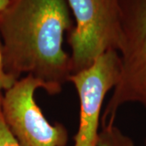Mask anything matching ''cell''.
Instances as JSON below:
<instances>
[{"instance_id":"obj_3","label":"cell","mask_w":146,"mask_h":146,"mask_svg":"<svg viewBox=\"0 0 146 146\" xmlns=\"http://www.w3.org/2000/svg\"><path fill=\"white\" fill-rule=\"evenodd\" d=\"M76 25L69 33L72 74L93 65L110 50L119 52L121 24L119 0H67Z\"/></svg>"},{"instance_id":"obj_4","label":"cell","mask_w":146,"mask_h":146,"mask_svg":"<svg viewBox=\"0 0 146 146\" xmlns=\"http://www.w3.org/2000/svg\"><path fill=\"white\" fill-rule=\"evenodd\" d=\"M38 88H44L42 82L27 75L6 90L1 106L6 125L20 146H67V128L61 123L48 122L36 104Z\"/></svg>"},{"instance_id":"obj_8","label":"cell","mask_w":146,"mask_h":146,"mask_svg":"<svg viewBox=\"0 0 146 146\" xmlns=\"http://www.w3.org/2000/svg\"><path fill=\"white\" fill-rule=\"evenodd\" d=\"M0 146H20L12 136L0 113Z\"/></svg>"},{"instance_id":"obj_10","label":"cell","mask_w":146,"mask_h":146,"mask_svg":"<svg viewBox=\"0 0 146 146\" xmlns=\"http://www.w3.org/2000/svg\"><path fill=\"white\" fill-rule=\"evenodd\" d=\"M145 146H146V138H145Z\"/></svg>"},{"instance_id":"obj_1","label":"cell","mask_w":146,"mask_h":146,"mask_svg":"<svg viewBox=\"0 0 146 146\" xmlns=\"http://www.w3.org/2000/svg\"><path fill=\"white\" fill-rule=\"evenodd\" d=\"M72 28L67 0H11L0 16L6 73L16 80L22 74L32 75L47 94H59L72 75L63 44Z\"/></svg>"},{"instance_id":"obj_2","label":"cell","mask_w":146,"mask_h":146,"mask_svg":"<svg viewBox=\"0 0 146 146\" xmlns=\"http://www.w3.org/2000/svg\"><path fill=\"white\" fill-rule=\"evenodd\" d=\"M121 24L119 78L101 116L102 127L115 124L127 103L146 109V0H119Z\"/></svg>"},{"instance_id":"obj_5","label":"cell","mask_w":146,"mask_h":146,"mask_svg":"<svg viewBox=\"0 0 146 146\" xmlns=\"http://www.w3.org/2000/svg\"><path fill=\"white\" fill-rule=\"evenodd\" d=\"M119 73V54L110 50L89 68L69 76L80 100L79 127L73 146H98L102 106L106 95L118 83Z\"/></svg>"},{"instance_id":"obj_7","label":"cell","mask_w":146,"mask_h":146,"mask_svg":"<svg viewBox=\"0 0 146 146\" xmlns=\"http://www.w3.org/2000/svg\"><path fill=\"white\" fill-rule=\"evenodd\" d=\"M16 80L11 77L8 74H7L4 70L3 57H2V45L0 41V113H1V106H2V99H3V90H7L15 84Z\"/></svg>"},{"instance_id":"obj_6","label":"cell","mask_w":146,"mask_h":146,"mask_svg":"<svg viewBox=\"0 0 146 146\" xmlns=\"http://www.w3.org/2000/svg\"><path fill=\"white\" fill-rule=\"evenodd\" d=\"M98 146H136L134 141L115 124L102 127Z\"/></svg>"},{"instance_id":"obj_9","label":"cell","mask_w":146,"mask_h":146,"mask_svg":"<svg viewBox=\"0 0 146 146\" xmlns=\"http://www.w3.org/2000/svg\"><path fill=\"white\" fill-rule=\"evenodd\" d=\"M11 0H0V16L3 13V11L6 10L7 6L10 4Z\"/></svg>"}]
</instances>
